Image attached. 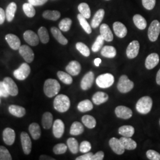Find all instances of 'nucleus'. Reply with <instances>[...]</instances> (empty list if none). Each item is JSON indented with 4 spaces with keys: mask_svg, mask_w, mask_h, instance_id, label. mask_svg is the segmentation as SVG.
<instances>
[{
    "mask_svg": "<svg viewBox=\"0 0 160 160\" xmlns=\"http://www.w3.org/2000/svg\"><path fill=\"white\" fill-rule=\"evenodd\" d=\"M60 89L61 86L57 80L49 78L45 81L43 90L47 97L51 98L57 96Z\"/></svg>",
    "mask_w": 160,
    "mask_h": 160,
    "instance_id": "1",
    "label": "nucleus"
},
{
    "mask_svg": "<svg viewBox=\"0 0 160 160\" xmlns=\"http://www.w3.org/2000/svg\"><path fill=\"white\" fill-rule=\"evenodd\" d=\"M53 107L59 112L63 113L67 112L70 108V100L69 97L64 94L58 95L54 99Z\"/></svg>",
    "mask_w": 160,
    "mask_h": 160,
    "instance_id": "2",
    "label": "nucleus"
},
{
    "mask_svg": "<svg viewBox=\"0 0 160 160\" xmlns=\"http://www.w3.org/2000/svg\"><path fill=\"white\" fill-rule=\"evenodd\" d=\"M152 100L149 96L141 97L137 103L136 109L139 113L142 114H148L151 110L152 107Z\"/></svg>",
    "mask_w": 160,
    "mask_h": 160,
    "instance_id": "3",
    "label": "nucleus"
},
{
    "mask_svg": "<svg viewBox=\"0 0 160 160\" xmlns=\"http://www.w3.org/2000/svg\"><path fill=\"white\" fill-rule=\"evenodd\" d=\"M134 87V83L125 75H122L118 83V89L122 93H126L131 91Z\"/></svg>",
    "mask_w": 160,
    "mask_h": 160,
    "instance_id": "4",
    "label": "nucleus"
},
{
    "mask_svg": "<svg viewBox=\"0 0 160 160\" xmlns=\"http://www.w3.org/2000/svg\"><path fill=\"white\" fill-rule=\"evenodd\" d=\"M114 82L113 75L109 73L100 75L96 79L97 86L102 88H109L113 84Z\"/></svg>",
    "mask_w": 160,
    "mask_h": 160,
    "instance_id": "5",
    "label": "nucleus"
},
{
    "mask_svg": "<svg viewBox=\"0 0 160 160\" xmlns=\"http://www.w3.org/2000/svg\"><path fill=\"white\" fill-rule=\"evenodd\" d=\"M160 33V23L157 20L152 21L148 31L149 39L151 42H155L158 39Z\"/></svg>",
    "mask_w": 160,
    "mask_h": 160,
    "instance_id": "6",
    "label": "nucleus"
},
{
    "mask_svg": "<svg viewBox=\"0 0 160 160\" xmlns=\"http://www.w3.org/2000/svg\"><path fill=\"white\" fill-rule=\"evenodd\" d=\"M30 71L31 69L29 65L27 63H23L18 68L14 71L13 75L17 80L22 81L28 77Z\"/></svg>",
    "mask_w": 160,
    "mask_h": 160,
    "instance_id": "7",
    "label": "nucleus"
},
{
    "mask_svg": "<svg viewBox=\"0 0 160 160\" xmlns=\"http://www.w3.org/2000/svg\"><path fill=\"white\" fill-rule=\"evenodd\" d=\"M20 55L28 63H31L34 59V52L28 45H22L18 49Z\"/></svg>",
    "mask_w": 160,
    "mask_h": 160,
    "instance_id": "8",
    "label": "nucleus"
},
{
    "mask_svg": "<svg viewBox=\"0 0 160 160\" xmlns=\"http://www.w3.org/2000/svg\"><path fill=\"white\" fill-rule=\"evenodd\" d=\"M139 43L137 40L131 42L126 49V55L129 59H133L137 57L139 51Z\"/></svg>",
    "mask_w": 160,
    "mask_h": 160,
    "instance_id": "9",
    "label": "nucleus"
},
{
    "mask_svg": "<svg viewBox=\"0 0 160 160\" xmlns=\"http://www.w3.org/2000/svg\"><path fill=\"white\" fill-rule=\"evenodd\" d=\"M23 37L24 40L31 46H37L39 43V36L32 30L26 31L23 34Z\"/></svg>",
    "mask_w": 160,
    "mask_h": 160,
    "instance_id": "10",
    "label": "nucleus"
},
{
    "mask_svg": "<svg viewBox=\"0 0 160 160\" xmlns=\"http://www.w3.org/2000/svg\"><path fill=\"white\" fill-rule=\"evenodd\" d=\"M115 114L119 118L128 119L132 116V111L131 109L125 106H119L115 109Z\"/></svg>",
    "mask_w": 160,
    "mask_h": 160,
    "instance_id": "11",
    "label": "nucleus"
},
{
    "mask_svg": "<svg viewBox=\"0 0 160 160\" xmlns=\"http://www.w3.org/2000/svg\"><path fill=\"white\" fill-rule=\"evenodd\" d=\"M94 80V74L92 71H90L84 75L81 81V88L82 90H87L90 89L92 86Z\"/></svg>",
    "mask_w": 160,
    "mask_h": 160,
    "instance_id": "12",
    "label": "nucleus"
},
{
    "mask_svg": "<svg viewBox=\"0 0 160 160\" xmlns=\"http://www.w3.org/2000/svg\"><path fill=\"white\" fill-rule=\"evenodd\" d=\"M20 138L23 151L25 154L29 155L32 150V141L30 137L26 132H23Z\"/></svg>",
    "mask_w": 160,
    "mask_h": 160,
    "instance_id": "13",
    "label": "nucleus"
},
{
    "mask_svg": "<svg viewBox=\"0 0 160 160\" xmlns=\"http://www.w3.org/2000/svg\"><path fill=\"white\" fill-rule=\"evenodd\" d=\"M109 145L116 154H123L125 149L123 148L120 140L116 138H112L109 141Z\"/></svg>",
    "mask_w": 160,
    "mask_h": 160,
    "instance_id": "14",
    "label": "nucleus"
},
{
    "mask_svg": "<svg viewBox=\"0 0 160 160\" xmlns=\"http://www.w3.org/2000/svg\"><path fill=\"white\" fill-rule=\"evenodd\" d=\"M3 82L6 86L9 94L12 96H17L18 92V87L12 79L10 77H6L4 79Z\"/></svg>",
    "mask_w": 160,
    "mask_h": 160,
    "instance_id": "15",
    "label": "nucleus"
},
{
    "mask_svg": "<svg viewBox=\"0 0 160 160\" xmlns=\"http://www.w3.org/2000/svg\"><path fill=\"white\" fill-rule=\"evenodd\" d=\"M160 61L159 55L156 53H152L149 54L146 58L145 65L148 69H152L155 68Z\"/></svg>",
    "mask_w": 160,
    "mask_h": 160,
    "instance_id": "16",
    "label": "nucleus"
},
{
    "mask_svg": "<svg viewBox=\"0 0 160 160\" xmlns=\"http://www.w3.org/2000/svg\"><path fill=\"white\" fill-rule=\"evenodd\" d=\"M65 130V125L61 119H57L53 125V133L55 137L61 138L62 137Z\"/></svg>",
    "mask_w": 160,
    "mask_h": 160,
    "instance_id": "17",
    "label": "nucleus"
},
{
    "mask_svg": "<svg viewBox=\"0 0 160 160\" xmlns=\"http://www.w3.org/2000/svg\"><path fill=\"white\" fill-rule=\"evenodd\" d=\"M2 136H3V140L4 142L8 145H12L15 141V138H16L15 132L13 129H12V128H6L3 131Z\"/></svg>",
    "mask_w": 160,
    "mask_h": 160,
    "instance_id": "18",
    "label": "nucleus"
},
{
    "mask_svg": "<svg viewBox=\"0 0 160 160\" xmlns=\"http://www.w3.org/2000/svg\"><path fill=\"white\" fill-rule=\"evenodd\" d=\"M113 28L114 33L119 38H123L126 36L128 30L123 23L119 22H116L113 24Z\"/></svg>",
    "mask_w": 160,
    "mask_h": 160,
    "instance_id": "19",
    "label": "nucleus"
},
{
    "mask_svg": "<svg viewBox=\"0 0 160 160\" xmlns=\"http://www.w3.org/2000/svg\"><path fill=\"white\" fill-rule=\"evenodd\" d=\"M6 40L10 48L14 50H18L21 46L20 40L15 34H7L6 36Z\"/></svg>",
    "mask_w": 160,
    "mask_h": 160,
    "instance_id": "20",
    "label": "nucleus"
},
{
    "mask_svg": "<svg viewBox=\"0 0 160 160\" xmlns=\"http://www.w3.org/2000/svg\"><path fill=\"white\" fill-rule=\"evenodd\" d=\"M67 72L72 76H76L80 74L81 70V66L80 63L77 61H71L66 67Z\"/></svg>",
    "mask_w": 160,
    "mask_h": 160,
    "instance_id": "21",
    "label": "nucleus"
},
{
    "mask_svg": "<svg viewBox=\"0 0 160 160\" xmlns=\"http://www.w3.org/2000/svg\"><path fill=\"white\" fill-rule=\"evenodd\" d=\"M100 35L103 37L104 40L106 42H112L113 39V35L112 30L107 24H102L100 28Z\"/></svg>",
    "mask_w": 160,
    "mask_h": 160,
    "instance_id": "22",
    "label": "nucleus"
},
{
    "mask_svg": "<svg viewBox=\"0 0 160 160\" xmlns=\"http://www.w3.org/2000/svg\"><path fill=\"white\" fill-rule=\"evenodd\" d=\"M51 31L55 39L57 40L59 43L63 45H67L68 41L65 37H64L60 29H58L56 27H52L51 29Z\"/></svg>",
    "mask_w": 160,
    "mask_h": 160,
    "instance_id": "23",
    "label": "nucleus"
},
{
    "mask_svg": "<svg viewBox=\"0 0 160 160\" xmlns=\"http://www.w3.org/2000/svg\"><path fill=\"white\" fill-rule=\"evenodd\" d=\"M105 14V12L103 9H99L94 14V17L92 19L91 26L92 28L96 29L99 26L100 23H102L103 18Z\"/></svg>",
    "mask_w": 160,
    "mask_h": 160,
    "instance_id": "24",
    "label": "nucleus"
},
{
    "mask_svg": "<svg viewBox=\"0 0 160 160\" xmlns=\"http://www.w3.org/2000/svg\"><path fill=\"white\" fill-rule=\"evenodd\" d=\"M109 99L108 95L104 92H96L92 97V102L96 105L106 102Z\"/></svg>",
    "mask_w": 160,
    "mask_h": 160,
    "instance_id": "25",
    "label": "nucleus"
},
{
    "mask_svg": "<svg viewBox=\"0 0 160 160\" xmlns=\"http://www.w3.org/2000/svg\"><path fill=\"white\" fill-rule=\"evenodd\" d=\"M120 142L122 144L123 148L128 150H133L137 148V143L133 141L132 139L129 137L120 138L119 139Z\"/></svg>",
    "mask_w": 160,
    "mask_h": 160,
    "instance_id": "26",
    "label": "nucleus"
},
{
    "mask_svg": "<svg viewBox=\"0 0 160 160\" xmlns=\"http://www.w3.org/2000/svg\"><path fill=\"white\" fill-rule=\"evenodd\" d=\"M16 10H17V5L14 2H12L7 6L6 9V19L8 22H11L14 19Z\"/></svg>",
    "mask_w": 160,
    "mask_h": 160,
    "instance_id": "27",
    "label": "nucleus"
},
{
    "mask_svg": "<svg viewBox=\"0 0 160 160\" xmlns=\"http://www.w3.org/2000/svg\"><path fill=\"white\" fill-rule=\"evenodd\" d=\"M8 110L12 115L18 118H22L26 114V109L20 106L11 105L9 106Z\"/></svg>",
    "mask_w": 160,
    "mask_h": 160,
    "instance_id": "28",
    "label": "nucleus"
},
{
    "mask_svg": "<svg viewBox=\"0 0 160 160\" xmlns=\"http://www.w3.org/2000/svg\"><path fill=\"white\" fill-rule=\"evenodd\" d=\"M133 21L136 27L139 30H144L147 28V21L145 18L140 14H135L133 17Z\"/></svg>",
    "mask_w": 160,
    "mask_h": 160,
    "instance_id": "29",
    "label": "nucleus"
},
{
    "mask_svg": "<svg viewBox=\"0 0 160 160\" xmlns=\"http://www.w3.org/2000/svg\"><path fill=\"white\" fill-rule=\"evenodd\" d=\"M53 115L50 112H45L43 114L42 119V126L45 129H49L52 125Z\"/></svg>",
    "mask_w": 160,
    "mask_h": 160,
    "instance_id": "30",
    "label": "nucleus"
},
{
    "mask_svg": "<svg viewBox=\"0 0 160 160\" xmlns=\"http://www.w3.org/2000/svg\"><path fill=\"white\" fill-rule=\"evenodd\" d=\"M101 54L104 57L108 58H113L116 55V50L112 46H105L101 51Z\"/></svg>",
    "mask_w": 160,
    "mask_h": 160,
    "instance_id": "31",
    "label": "nucleus"
},
{
    "mask_svg": "<svg viewBox=\"0 0 160 160\" xmlns=\"http://www.w3.org/2000/svg\"><path fill=\"white\" fill-rule=\"evenodd\" d=\"M29 130L33 139L35 140L39 139L41 135V129L40 126L38 123H33L30 124L29 126Z\"/></svg>",
    "mask_w": 160,
    "mask_h": 160,
    "instance_id": "32",
    "label": "nucleus"
},
{
    "mask_svg": "<svg viewBox=\"0 0 160 160\" xmlns=\"http://www.w3.org/2000/svg\"><path fill=\"white\" fill-rule=\"evenodd\" d=\"M135 133L134 128L131 125H124L119 129V133L125 137L131 138Z\"/></svg>",
    "mask_w": 160,
    "mask_h": 160,
    "instance_id": "33",
    "label": "nucleus"
},
{
    "mask_svg": "<svg viewBox=\"0 0 160 160\" xmlns=\"http://www.w3.org/2000/svg\"><path fill=\"white\" fill-rule=\"evenodd\" d=\"M84 131L83 125L79 122H74L70 128V134L72 135H79L82 134Z\"/></svg>",
    "mask_w": 160,
    "mask_h": 160,
    "instance_id": "34",
    "label": "nucleus"
},
{
    "mask_svg": "<svg viewBox=\"0 0 160 160\" xmlns=\"http://www.w3.org/2000/svg\"><path fill=\"white\" fill-rule=\"evenodd\" d=\"M42 16L47 20L56 21L61 17V13L57 10H46L43 12Z\"/></svg>",
    "mask_w": 160,
    "mask_h": 160,
    "instance_id": "35",
    "label": "nucleus"
},
{
    "mask_svg": "<svg viewBox=\"0 0 160 160\" xmlns=\"http://www.w3.org/2000/svg\"><path fill=\"white\" fill-rule=\"evenodd\" d=\"M81 120L83 124L89 129H92L96 126V120L94 117L90 115H84L82 116Z\"/></svg>",
    "mask_w": 160,
    "mask_h": 160,
    "instance_id": "36",
    "label": "nucleus"
},
{
    "mask_svg": "<svg viewBox=\"0 0 160 160\" xmlns=\"http://www.w3.org/2000/svg\"><path fill=\"white\" fill-rule=\"evenodd\" d=\"M77 108L81 112H86L93 109V105L92 102L89 100H84L79 103Z\"/></svg>",
    "mask_w": 160,
    "mask_h": 160,
    "instance_id": "37",
    "label": "nucleus"
},
{
    "mask_svg": "<svg viewBox=\"0 0 160 160\" xmlns=\"http://www.w3.org/2000/svg\"><path fill=\"white\" fill-rule=\"evenodd\" d=\"M78 10L80 14L86 18H89L91 16V10L89 6L86 2H82L78 5Z\"/></svg>",
    "mask_w": 160,
    "mask_h": 160,
    "instance_id": "38",
    "label": "nucleus"
},
{
    "mask_svg": "<svg viewBox=\"0 0 160 160\" xmlns=\"http://www.w3.org/2000/svg\"><path fill=\"white\" fill-rule=\"evenodd\" d=\"M67 145L70 151L72 154L78 153L79 149V144L76 139L74 138H69L67 140Z\"/></svg>",
    "mask_w": 160,
    "mask_h": 160,
    "instance_id": "39",
    "label": "nucleus"
},
{
    "mask_svg": "<svg viewBox=\"0 0 160 160\" xmlns=\"http://www.w3.org/2000/svg\"><path fill=\"white\" fill-rule=\"evenodd\" d=\"M77 18L80 22L81 26L84 29V30L86 32L87 34H90L92 32V28L91 26L88 23V22L86 20V18L82 16L81 14H78Z\"/></svg>",
    "mask_w": 160,
    "mask_h": 160,
    "instance_id": "40",
    "label": "nucleus"
},
{
    "mask_svg": "<svg viewBox=\"0 0 160 160\" xmlns=\"http://www.w3.org/2000/svg\"><path fill=\"white\" fill-rule=\"evenodd\" d=\"M57 75L59 79L65 84H71L72 83V78L71 75L63 71H58Z\"/></svg>",
    "mask_w": 160,
    "mask_h": 160,
    "instance_id": "41",
    "label": "nucleus"
},
{
    "mask_svg": "<svg viewBox=\"0 0 160 160\" xmlns=\"http://www.w3.org/2000/svg\"><path fill=\"white\" fill-rule=\"evenodd\" d=\"M38 36L42 43L46 44L49 41V35L45 27H41L38 30Z\"/></svg>",
    "mask_w": 160,
    "mask_h": 160,
    "instance_id": "42",
    "label": "nucleus"
},
{
    "mask_svg": "<svg viewBox=\"0 0 160 160\" xmlns=\"http://www.w3.org/2000/svg\"><path fill=\"white\" fill-rule=\"evenodd\" d=\"M23 12L25 14L30 18L34 17L36 14V11L34 7L30 3H24L23 5Z\"/></svg>",
    "mask_w": 160,
    "mask_h": 160,
    "instance_id": "43",
    "label": "nucleus"
},
{
    "mask_svg": "<svg viewBox=\"0 0 160 160\" xmlns=\"http://www.w3.org/2000/svg\"><path fill=\"white\" fill-rule=\"evenodd\" d=\"M76 48L80 53L84 57H88L90 55V51L88 46L82 42H78L76 43Z\"/></svg>",
    "mask_w": 160,
    "mask_h": 160,
    "instance_id": "44",
    "label": "nucleus"
},
{
    "mask_svg": "<svg viewBox=\"0 0 160 160\" xmlns=\"http://www.w3.org/2000/svg\"><path fill=\"white\" fill-rule=\"evenodd\" d=\"M72 25V20L69 18H65L59 24V28L63 32H68Z\"/></svg>",
    "mask_w": 160,
    "mask_h": 160,
    "instance_id": "45",
    "label": "nucleus"
},
{
    "mask_svg": "<svg viewBox=\"0 0 160 160\" xmlns=\"http://www.w3.org/2000/svg\"><path fill=\"white\" fill-rule=\"evenodd\" d=\"M104 39L101 35L97 36V39L92 46V51L94 52H97L99 51L101 49H102L103 43H104Z\"/></svg>",
    "mask_w": 160,
    "mask_h": 160,
    "instance_id": "46",
    "label": "nucleus"
},
{
    "mask_svg": "<svg viewBox=\"0 0 160 160\" xmlns=\"http://www.w3.org/2000/svg\"><path fill=\"white\" fill-rule=\"evenodd\" d=\"M67 150V146L63 143H58L53 148V152L57 155L63 154Z\"/></svg>",
    "mask_w": 160,
    "mask_h": 160,
    "instance_id": "47",
    "label": "nucleus"
},
{
    "mask_svg": "<svg viewBox=\"0 0 160 160\" xmlns=\"http://www.w3.org/2000/svg\"><path fill=\"white\" fill-rule=\"evenodd\" d=\"M12 160V155L8 150L3 146H0V160Z\"/></svg>",
    "mask_w": 160,
    "mask_h": 160,
    "instance_id": "48",
    "label": "nucleus"
},
{
    "mask_svg": "<svg viewBox=\"0 0 160 160\" xmlns=\"http://www.w3.org/2000/svg\"><path fill=\"white\" fill-rule=\"evenodd\" d=\"M92 149V145L88 141H84L80 143L79 149L82 153H87Z\"/></svg>",
    "mask_w": 160,
    "mask_h": 160,
    "instance_id": "49",
    "label": "nucleus"
},
{
    "mask_svg": "<svg viewBox=\"0 0 160 160\" xmlns=\"http://www.w3.org/2000/svg\"><path fill=\"white\" fill-rule=\"evenodd\" d=\"M147 157L150 160H160V154L157 151L152 149H149L147 151Z\"/></svg>",
    "mask_w": 160,
    "mask_h": 160,
    "instance_id": "50",
    "label": "nucleus"
},
{
    "mask_svg": "<svg viewBox=\"0 0 160 160\" xmlns=\"http://www.w3.org/2000/svg\"><path fill=\"white\" fill-rule=\"evenodd\" d=\"M142 3L145 9L148 10H151L154 8L156 4V0H142Z\"/></svg>",
    "mask_w": 160,
    "mask_h": 160,
    "instance_id": "51",
    "label": "nucleus"
},
{
    "mask_svg": "<svg viewBox=\"0 0 160 160\" xmlns=\"http://www.w3.org/2000/svg\"><path fill=\"white\" fill-rule=\"evenodd\" d=\"M0 94L1 97H7L10 95L3 81H0Z\"/></svg>",
    "mask_w": 160,
    "mask_h": 160,
    "instance_id": "52",
    "label": "nucleus"
},
{
    "mask_svg": "<svg viewBox=\"0 0 160 160\" xmlns=\"http://www.w3.org/2000/svg\"><path fill=\"white\" fill-rule=\"evenodd\" d=\"M48 0H28V2L33 6H40L45 4Z\"/></svg>",
    "mask_w": 160,
    "mask_h": 160,
    "instance_id": "53",
    "label": "nucleus"
},
{
    "mask_svg": "<svg viewBox=\"0 0 160 160\" xmlns=\"http://www.w3.org/2000/svg\"><path fill=\"white\" fill-rule=\"evenodd\" d=\"M93 155L92 152H87L82 155L77 157L76 160H92V157Z\"/></svg>",
    "mask_w": 160,
    "mask_h": 160,
    "instance_id": "54",
    "label": "nucleus"
},
{
    "mask_svg": "<svg viewBox=\"0 0 160 160\" xmlns=\"http://www.w3.org/2000/svg\"><path fill=\"white\" fill-rule=\"evenodd\" d=\"M104 154L103 151H98L95 154H93L92 160H102L104 158Z\"/></svg>",
    "mask_w": 160,
    "mask_h": 160,
    "instance_id": "55",
    "label": "nucleus"
},
{
    "mask_svg": "<svg viewBox=\"0 0 160 160\" xmlns=\"http://www.w3.org/2000/svg\"><path fill=\"white\" fill-rule=\"evenodd\" d=\"M6 16L4 10L0 7V24H2L5 22Z\"/></svg>",
    "mask_w": 160,
    "mask_h": 160,
    "instance_id": "56",
    "label": "nucleus"
},
{
    "mask_svg": "<svg viewBox=\"0 0 160 160\" xmlns=\"http://www.w3.org/2000/svg\"><path fill=\"white\" fill-rule=\"evenodd\" d=\"M94 65H95L96 67H99L100 64L101 62H102V59H101L100 58H96V59H94Z\"/></svg>",
    "mask_w": 160,
    "mask_h": 160,
    "instance_id": "57",
    "label": "nucleus"
},
{
    "mask_svg": "<svg viewBox=\"0 0 160 160\" xmlns=\"http://www.w3.org/2000/svg\"><path fill=\"white\" fill-rule=\"evenodd\" d=\"M39 159H40V160H55L54 158H51V157H49V156H47V155H41V156L40 157V158H39Z\"/></svg>",
    "mask_w": 160,
    "mask_h": 160,
    "instance_id": "58",
    "label": "nucleus"
},
{
    "mask_svg": "<svg viewBox=\"0 0 160 160\" xmlns=\"http://www.w3.org/2000/svg\"><path fill=\"white\" fill-rule=\"evenodd\" d=\"M156 82L157 83L158 85L160 86V69L159 71H158L157 74V76H156Z\"/></svg>",
    "mask_w": 160,
    "mask_h": 160,
    "instance_id": "59",
    "label": "nucleus"
},
{
    "mask_svg": "<svg viewBox=\"0 0 160 160\" xmlns=\"http://www.w3.org/2000/svg\"><path fill=\"white\" fill-rule=\"evenodd\" d=\"M159 123H160V121H159Z\"/></svg>",
    "mask_w": 160,
    "mask_h": 160,
    "instance_id": "60",
    "label": "nucleus"
},
{
    "mask_svg": "<svg viewBox=\"0 0 160 160\" xmlns=\"http://www.w3.org/2000/svg\"><path fill=\"white\" fill-rule=\"evenodd\" d=\"M0 97H1V94H0Z\"/></svg>",
    "mask_w": 160,
    "mask_h": 160,
    "instance_id": "61",
    "label": "nucleus"
},
{
    "mask_svg": "<svg viewBox=\"0 0 160 160\" xmlns=\"http://www.w3.org/2000/svg\"><path fill=\"white\" fill-rule=\"evenodd\" d=\"M106 1H109V0H106Z\"/></svg>",
    "mask_w": 160,
    "mask_h": 160,
    "instance_id": "62",
    "label": "nucleus"
}]
</instances>
